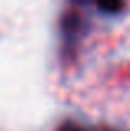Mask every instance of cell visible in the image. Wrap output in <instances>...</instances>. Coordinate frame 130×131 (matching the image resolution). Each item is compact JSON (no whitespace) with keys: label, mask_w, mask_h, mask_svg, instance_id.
I'll list each match as a JSON object with an SVG mask.
<instances>
[{"label":"cell","mask_w":130,"mask_h":131,"mask_svg":"<svg viewBox=\"0 0 130 131\" xmlns=\"http://www.w3.org/2000/svg\"><path fill=\"white\" fill-rule=\"evenodd\" d=\"M83 27H85V20L80 15V12L77 10H68L63 13L62 20H60V30H62V38L65 45L72 47L80 35L83 33Z\"/></svg>","instance_id":"6da1fadb"},{"label":"cell","mask_w":130,"mask_h":131,"mask_svg":"<svg viewBox=\"0 0 130 131\" xmlns=\"http://www.w3.org/2000/svg\"><path fill=\"white\" fill-rule=\"evenodd\" d=\"M125 3L122 2H102V3H97V8L98 12H102L104 15H117L124 10Z\"/></svg>","instance_id":"7a4b0ae2"},{"label":"cell","mask_w":130,"mask_h":131,"mask_svg":"<svg viewBox=\"0 0 130 131\" xmlns=\"http://www.w3.org/2000/svg\"><path fill=\"white\" fill-rule=\"evenodd\" d=\"M59 131H88L85 126H82V125H78V123H73V121H67V123H63L62 126H60V129Z\"/></svg>","instance_id":"3957f363"}]
</instances>
